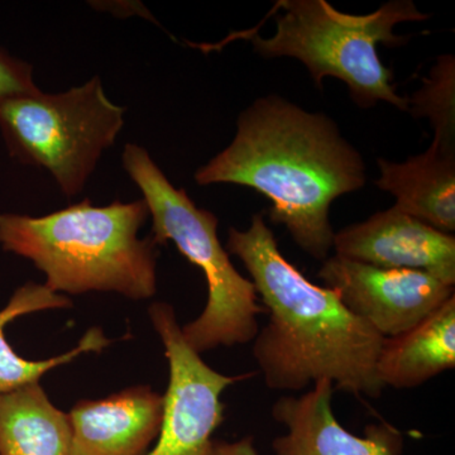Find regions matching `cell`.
Masks as SVG:
<instances>
[{
	"label": "cell",
	"mask_w": 455,
	"mask_h": 455,
	"mask_svg": "<svg viewBox=\"0 0 455 455\" xmlns=\"http://www.w3.org/2000/svg\"><path fill=\"white\" fill-rule=\"evenodd\" d=\"M125 108L108 99L100 77L61 94L0 100V131L12 157L49 171L66 197L82 193L124 125Z\"/></svg>",
	"instance_id": "6"
},
{
	"label": "cell",
	"mask_w": 455,
	"mask_h": 455,
	"mask_svg": "<svg viewBox=\"0 0 455 455\" xmlns=\"http://www.w3.org/2000/svg\"><path fill=\"white\" fill-rule=\"evenodd\" d=\"M377 188L396 197L395 208L451 235L455 230V148L433 142L403 164L377 160Z\"/></svg>",
	"instance_id": "12"
},
{
	"label": "cell",
	"mask_w": 455,
	"mask_h": 455,
	"mask_svg": "<svg viewBox=\"0 0 455 455\" xmlns=\"http://www.w3.org/2000/svg\"><path fill=\"white\" fill-rule=\"evenodd\" d=\"M276 32L269 38L245 32L253 49L265 59L292 57L304 64L316 88L325 77L346 84L350 98L361 108L386 101L407 112L409 99L401 97L394 73L379 59V44L398 47L409 38L395 35L398 23L429 18L411 0H392L363 16L337 11L325 0H278Z\"/></svg>",
	"instance_id": "4"
},
{
	"label": "cell",
	"mask_w": 455,
	"mask_h": 455,
	"mask_svg": "<svg viewBox=\"0 0 455 455\" xmlns=\"http://www.w3.org/2000/svg\"><path fill=\"white\" fill-rule=\"evenodd\" d=\"M333 383L319 381L300 397L283 396L272 407L289 430L275 439L276 455H397L401 436L388 427H371L364 438L344 429L331 409Z\"/></svg>",
	"instance_id": "11"
},
{
	"label": "cell",
	"mask_w": 455,
	"mask_h": 455,
	"mask_svg": "<svg viewBox=\"0 0 455 455\" xmlns=\"http://www.w3.org/2000/svg\"><path fill=\"white\" fill-rule=\"evenodd\" d=\"M455 367V296L406 333L385 338L376 362L383 387L412 388Z\"/></svg>",
	"instance_id": "13"
},
{
	"label": "cell",
	"mask_w": 455,
	"mask_h": 455,
	"mask_svg": "<svg viewBox=\"0 0 455 455\" xmlns=\"http://www.w3.org/2000/svg\"><path fill=\"white\" fill-rule=\"evenodd\" d=\"M163 395L137 386L103 400H82L68 415L71 455H147L163 424Z\"/></svg>",
	"instance_id": "10"
},
{
	"label": "cell",
	"mask_w": 455,
	"mask_h": 455,
	"mask_svg": "<svg viewBox=\"0 0 455 455\" xmlns=\"http://www.w3.org/2000/svg\"><path fill=\"white\" fill-rule=\"evenodd\" d=\"M123 169L142 191L152 218L151 236L157 245L171 241L179 252L202 269L208 301L202 315L181 328L182 337L197 355L218 347L247 344L259 334L263 307L252 281L233 266L218 236L220 220L199 208L185 188H178L152 160L147 149L128 143Z\"/></svg>",
	"instance_id": "5"
},
{
	"label": "cell",
	"mask_w": 455,
	"mask_h": 455,
	"mask_svg": "<svg viewBox=\"0 0 455 455\" xmlns=\"http://www.w3.org/2000/svg\"><path fill=\"white\" fill-rule=\"evenodd\" d=\"M317 277L383 338L406 333L454 296V286L427 272L376 267L338 254L323 262Z\"/></svg>",
	"instance_id": "8"
},
{
	"label": "cell",
	"mask_w": 455,
	"mask_h": 455,
	"mask_svg": "<svg viewBox=\"0 0 455 455\" xmlns=\"http://www.w3.org/2000/svg\"><path fill=\"white\" fill-rule=\"evenodd\" d=\"M68 415L40 383L0 395V455H71Z\"/></svg>",
	"instance_id": "14"
},
{
	"label": "cell",
	"mask_w": 455,
	"mask_h": 455,
	"mask_svg": "<svg viewBox=\"0 0 455 455\" xmlns=\"http://www.w3.org/2000/svg\"><path fill=\"white\" fill-rule=\"evenodd\" d=\"M40 92L33 82L32 65L0 49V100Z\"/></svg>",
	"instance_id": "17"
},
{
	"label": "cell",
	"mask_w": 455,
	"mask_h": 455,
	"mask_svg": "<svg viewBox=\"0 0 455 455\" xmlns=\"http://www.w3.org/2000/svg\"><path fill=\"white\" fill-rule=\"evenodd\" d=\"M409 99V110L416 118H427L435 131L433 142L455 148V59L439 56L424 77L423 86Z\"/></svg>",
	"instance_id": "16"
},
{
	"label": "cell",
	"mask_w": 455,
	"mask_h": 455,
	"mask_svg": "<svg viewBox=\"0 0 455 455\" xmlns=\"http://www.w3.org/2000/svg\"><path fill=\"white\" fill-rule=\"evenodd\" d=\"M143 199L107 206L89 199L44 217L0 214V244L33 262L53 292H118L145 300L157 291L158 245L140 239Z\"/></svg>",
	"instance_id": "3"
},
{
	"label": "cell",
	"mask_w": 455,
	"mask_h": 455,
	"mask_svg": "<svg viewBox=\"0 0 455 455\" xmlns=\"http://www.w3.org/2000/svg\"><path fill=\"white\" fill-rule=\"evenodd\" d=\"M335 254L381 268L414 269L455 283V238L392 206L335 233Z\"/></svg>",
	"instance_id": "9"
},
{
	"label": "cell",
	"mask_w": 455,
	"mask_h": 455,
	"mask_svg": "<svg viewBox=\"0 0 455 455\" xmlns=\"http://www.w3.org/2000/svg\"><path fill=\"white\" fill-rule=\"evenodd\" d=\"M227 252L243 262L268 313L253 344L267 387L302 391L325 379L334 391L379 397L376 362L385 338L284 259L263 214L247 230L230 228Z\"/></svg>",
	"instance_id": "2"
},
{
	"label": "cell",
	"mask_w": 455,
	"mask_h": 455,
	"mask_svg": "<svg viewBox=\"0 0 455 455\" xmlns=\"http://www.w3.org/2000/svg\"><path fill=\"white\" fill-rule=\"evenodd\" d=\"M196 184H235L271 202L269 220L324 262L333 250L331 206L366 184V164L337 123L280 95L257 98L239 114L226 149L197 169Z\"/></svg>",
	"instance_id": "1"
},
{
	"label": "cell",
	"mask_w": 455,
	"mask_h": 455,
	"mask_svg": "<svg viewBox=\"0 0 455 455\" xmlns=\"http://www.w3.org/2000/svg\"><path fill=\"white\" fill-rule=\"evenodd\" d=\"M149 316L169 359L170 381L163 424L147 455H211L212 434L224 420L221 394L238 379L204 363L182 337L171 305L155 302Z\"/></svg>",
	"instance_id": "7"
},
{
	"label": "cell",
	"mask_w": 455,
	"mask_h": 455,
	"mask_svg": "<svg viewBox=\"0 0 455 455\" xmlns=\"http://www.w3.org/2000/svg\"><path fill=\"white\" fill-rule=\"evenodd\" d=\"M73 302L66 296L51 291L46 284L27 283L16 290L7 307L0 310V395L8 394L25 386L38 383L52 368L70 363L83 353L100 352L110 344L101 329H90L80 343L70 352L46 361H28L20 357L9 346L4 328L17 317L38 311L68 309Z\"/></svg>",
	"instance_id": "15"
},
{
	"label": "cell",
	"mask_w": 455,
	"mask_h": 455,
	"mask_svg": "<svg viewBox=\"0 0 455 455\" xmlns=\"http://www.w3.org/2000/svg\"><path fill=\"white\" fill-rule=\"evenodd\" d=\"M211 455H257V451L253 447L252 438H244L235 443L214 440Z\"/></svg>",
	"instance_id": "18"
}]
</instances>
